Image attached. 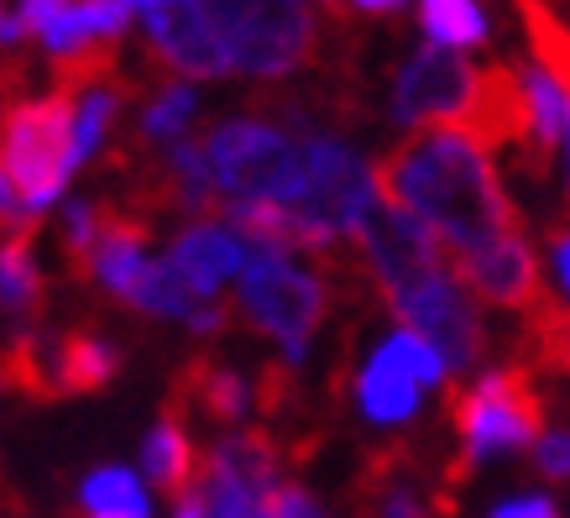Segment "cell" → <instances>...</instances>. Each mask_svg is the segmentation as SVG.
Instances as JSON below:
<instances>
[{"mask_svg": "<svg viewBox=\"0 0 570 518\" xmlns=\"http://www.w3.org/2000/svg\"><path fill=\"white\" fill-rule=\"evenodd\" d=\"M372 189L403 215H414L455 257L482 252L523 225L519 205L508 199L498 168H492V153H482L476 141L455 137V131L403 137L393 153L377 157Z\"/></svg>", "mask_w": 570, "mask_h": 518, "instance_id": "obj_1", "label": "cell"}, {"mask_svg": "<svg viewBox=\"0 0 570 518\" xmlns=\"http://www.w3.org/2000/svg\"><path fill=\"white\" fill-rule=\"evenodd\" d=\"M314 267L294 262L288 252H252L242 257V289H236V314L252 335L283 345V362L298 366L309 356V335L325 325V314L335 310V299L351 294V283L362 277V267L341 257L335 246L314 252Z\"/></svg>", "mask_w": 570, "mask_h": 518, "instance_id": "obj_2", "label": "cell"}, {"mask_svg": "<svg viewBox=\"0 0 570 518\" xmlns=\"http://www.w3.org/2000/svg\"><path fill=\"white\" fill-rule=\"evenodd\" d=\"M450 419H455V434H461V456H455L445 467V477H434V482H445V502L455 508V492H450V487L466 482V471L476 467V461L529 450L539 434L550 430L544 378L523 362L492 366V372H482L471 388H455Z\"/></svg>", "mask_w": 570, "mask_h": 518, "instance_id": "obj_3", "label": "cell"}, {"mask_svg": "<svg viewBox=\"0 0 570 518\" xmlns=\"http://www.w3.org/2000/svg\"><path fill=\"white\" fill-rule=\"evenodd\" d=\"M225 63L257 85H283L320 63V21L309 0H199Z\"/></svg>", "mask_w": 570, "mask_h": 518, "instance_id": "obj_4", "label": "cell"}, {"mask_svg": "<svg viewBox=\"0 0 570 518\" xmlns=\"http://www.w3.org/2000/svg\"><path fill=\"white\" fill-rule=\"evenodd\" d=\"M215 199H262V205H283L298 194L304 178V137H288L283 126L262 121V116H230L215 121L199 137Z\"/></svg>", "mask_w": 570, "mask_h": 518, "instance_id": "obj_5", "label": "cell"}, {"mask_svg": "<svg viewBox=\"0 0 570 518\" xmlns=\"http://www.w3.org/2000/svg\"><path fill=\"white\" fill-rule=\"evenodd\" d=\"M69 126L73 95L63 89L6 105V163H11L6 178L27 215H42L69 184Z\"/></svg>", "mask_w": 570, "mask_h": 518, "instance_id": "obj_6", "label": "cell"}, {"mask_svg": "<svg viewBox=\"0 0 570 518\" xmlns=\"http://www.w3.org/2000/svg\"><path fill=\"white\" fill-rule=\"evenodd\" d=\"M372 168L351 153L346 141H335L330 131H314L304 137V178H298V194L288 199V215H294L314 242H335V236H351V225L362 221V209L372 205Z\"/></svg>", "mask_w": 570, "mask_h": 518, "instance_id": "obj_7", "label": "cell"}, {"mask_svg": "<svg viewBox=\"0 0 570 518\" xmlns=\"http://www.w3.org/2000/svg\"><path fill=\"white\" fill-rule=\"evenodd\" d=\"M351 242H356V267H362V277L377 283L382 299H393L403 289H414V283H430V277L445 273V246L434 242L414 215L387 205L382 194H372L362 221L351 225Z\"/></svg>", "mask_w": 570, "mask_h": 518, "instance_id": "obj_8", "label": "cell"}, {"mask_svg": "<svg viewBox=\"0 0 570 518\" xmlns=\"http://www.w3.org/2000/svg\"><path fill=\"white\" fill-rule=\"evenodd\" d=\"M387 310L403 320L409 335H419V341L430 345L445 372H476V366H482V356H487L482 314H476V304L466 299V289H461L450 273L393 294L387 299Z\"/></svg>", "mask_w": 570, "mask_h": 518, "instance_id": "obj_9", "label": "cell"}, {"mask_svg": "<svg viewBox=\"0 0 570 518\" xmlns=\"http://www.w3.org/2000/svg\"><path fill=\"white\" fill-rule=\"evenodd\" d=\"M440 388L445 382V366L430 345L397 330L372 351V362L362 366V382H356V398H362V414L372 424H403V419L419 414V388Z\"/></svg>", "mask_w": 570, "mask_h": 518, "instance_id": "obj_10", "label": "cell"}, {"mask_svg": "<svg viewBox=\"0 0 570 518\" xmlns=\"http://www.w3.org/2000/svg\"><path fill=\"white\" fill-rule=\"evenodd\" d=\"M450 277H455L461 289H471L482 304L508 310V314H523V320H529V314H534L539 304L554 294V289H544V267H539L534 246H529V236H523V231H513V236H502V242L482 246V252L455 257Z\"/></svg>", "mask_w": 570, "mask_h": 518, "instance_id": "obj_11", "label": "cell"}, {"mask_svg": "<svg viewBox=\"0 0 570 518\" xmlns=\"http://www.w3.org/2000/svg\"><path fill=\"white\" fill-rule=\"evenodd\" d=\"M147 63H153L147 74L168 69L174 79H205V85L230 74L199 0H163L147 11Z\"/></svg>", "mask_w": 570, "mask_h": 518, "instance_id": "obj_12", "label": "cell"}, {"mask_svg": "<svg viewBox=\"0 0 570 518\" xmlns=\"http://www.w3.org/2000/svg\"><path fill=\"white\" fill-rule=\"evenodd\" d=\"M351 514L356 518H430L414 482V461L397 446H382L366 456V467L351 482Z\"/></svg>", "mask_w": 570, "mask_h": 518, "instance_id": "obj_13", "label": "cell"}, {"mask_svg": "<svg viewBox=\"0 0 570 518\" xmlns=\"http://www.w3.org/2000/svg\"><path fill=\"white\" fill-rule=\"evenodd\" d=\"M168 403H174L178 414L199 409L215 430H236L246 419V409H252V388H246L242 372L220 366L215 356H194L174 378V398H168Z\"/></svg>", "mask_w": 570, "mask_h": 518, "instance_id": "obj_14", "label": "cell"}, {"mask_svg": "<svg viewBox=\"0 0 570 518\" xmlns=\"http://www.w3.org/2000/svg\"><path fill=\"white\" fill-rule=\"evenodd\" d=\"M242 236L236 231H225L220 221H199L189 225L184 236L174 242V267L184 277V289L194 294V304H209V299L220 294V283L230 273H242Z\"/></svg>", "mask_w": 570, "mask_h": 518, "instance_id": "obj_15", "label": "cell"}, {"mask_svg": "<svg viewBox=\"0 0 570 518\" xmlns=\"http://www.w3.org/2000/svg\"><path fill=\"white\" fill-rule=\"evenodd\" d=\"M126 351L116 341H105L100 330L69 325L52 335V372H58V398H85L100 393L121 378Z\"/></svg>", "mask_w": 570, "mask_h": 518, "instance_id": "obj_16", "label": "cell"}, {"mask_svg": "<svg viewBox=\"0 0 570 518\" xmlns=\"http://www.w3.org/2000/svg\"><path fill=\"white\" fill-rule=\"evenodd\" d=\"M141 461H147V477L157 482V492L174 502L194 498L199 492V450H194L189 440V424H184V414H178L174 403H163V414H157L153 434H147V450H141Z\"/></svg>", "mask_w": 570, "mask_h": 518, "instance_id": "obj_17", "label": "cell"}, {"mask_svg": "<svg viewBox=\"0 0 570 518\" xmlns=\"http://www.w3.org/2000/svg\"><path fill=\"white\" fill-rule=\"evenodd\" d=\"M37 225L42 221H27L0 236V304L17 314H37L48 299V277L37 267Z\"/></svg>", "mask_w": 570, "mask_h": 518, "instance_id": "obj_18", "label": "cell"}, {"mask_svg": "<svg viewBox=\"0 0 570 518\" xmlns=\"http://www.w3.org/2000/svg\"><path fill=\"white\" fill-rule=\"evenodd\" d=\"M194 110H199V100H194V89H184L174 79V85H157L153 105L141 110L137 131L126 137V153H157V147H168V141H178L184 131H189Z\"/></svg>", "mask_w": 570, "mask_h": 518, "instance_id": "obj_19", "label": "cell"}, {"mask_svg": "<svg viewBox=\"0 0 570 518\" xmlns=\"http://www.w3.org/2000/svg\"><path fill=\"white\" fill-rule=\"evenodd\" d=\"M121 304L137 314H157V320H189V314L199 310L174 262H147V267L131 277V289H126Z\"/></svg>", "mask_w": 570, "mask_h": 518, "instance_id": "obj_20", "label": "cell"}, {"mask_svg": "<svg viewBox=\"0 0 570 518\" xmlns=\"http://www.w3.org/2000/svg\"><path fill=\"white\" fill-rule=\"evenodd\" d=\"M419 21L424 32L434 37V48H482L492 27H487V11L476 0H419Z\"/></svg>", "mask_w": 570, "mask_h": 518, "instance_id": "obj_21", "label": "cell"}, {"mask_svg": "<svg viewBox=\"0 0 570 518\" xmlns=\"http://www.w3.org/2000/svg\"><path fill=\"white\" fill-rule=\"evenodd\" d=\"M513 11L523 21V37H529V58H534V69H544L554 85H566V21L554 11L550 0H513Z\"/></svg>", "mask_w": 570, "mask_h": 518, "instance_id": "obj_22", "label": "cell"}, {"mask_svg": "<svg viewBox=\"0 0 570 518\" xmlns=\"http://www.w3.org/2000/svg\"><path fill=\"white\" fill-rule=\"evenodd\" d=\"M85 508L89 514H131L147 518V498H141V482L121 467H105L85 482Z\"/></svg>", "mask_w": 570, "mask_h": 518, "instance_id": "obj_23", "label": "cell"}, {"mask_svg": "<svg viewBox=\"0 0 570 518\" xmlns=\"http://www.w3.org/2000/svg\"><path fill=\"white\" fill-rule=\"evenodd\" d=\"M262 514H267V518H330L325 502L309 498L298 482H277L273 492L262 498Z\"/></svg>", "mask_w": 570, "mask_h": 518, "instance_id": "obj_24", "label": "cell"}, {"mask_svg": "<svg viewBox=\"0 0 570 518\" xmlns=\"http://www.w3.org/2000/svg\"><path fill=\"white\" fill-rule=\"evenodd\" d=\"M529 456H534V471L544 477V482H566V467H570V450H566V434L560 430H544L529 446Z\"/></svg>", "mask_w": 570, "mask_h": 518, "instance_id": "obj_25", "label": "cell"}, {"mask_svg": "<svg viewBox=\"0 0 570 518\" xmlns=\"http://www.w3.org/2000/svg\"><path fill=\"white\" fill-rule=\"evenodd\" d=\"M63 6H73V0H21V17H17V21H21V32L37 37L52 17H58V11H63Z\"/></svg>", "mask_w": 570, "mask_h": 518, "instance_id": "obj_26", "label": "cell"}, {"mask_svg": "<svg viewBox=\"0 0 570 518\" xmlns=\"http://www.w3.org/2000/svg\"><path fill=\"white\" fill-rule=\"evenodd\" d=\"M409 0H346V17L351 11H362V17H397Z\"/></svg>", "mask_w": 570, "mask_h": 518, "instance_id": "obj_27", "label": "cell"}, {"mask_svg": "<svg viewBox=\"0 0 570 518\" xmlns=\"http://www.w3.org/2000/svg\"><path fill=\"white\" fill-rule=\"evenodd\" d=\"M27 42V32H21V21L6 11V0H0V48H21Z\"/></svg>", "mask_w": 570, "mask_h": 518, "instance_id": "obj_28", "label": "cell"}, {"mask_svg": "<svg viewBox=\"0 0 570 518\" xmlns=\"http://www.w3.org/2000/svg\"><path fill=\"white\" fill-rule=\"evenodd\" d=\"M121 6H147V11H153V6H163V0H121Z\"/></svg>", "mask_w": 570, "mask_h": 518, "instance_id": "obj_29", "label": "cell"}, {"mask_svg": "<svg viewBox=\"0 0 570 518\" xmlns=\"http://www.w3.org/2000/svg\"><path fill=\"white\" fill-rule=\"evenodd\" d=\"M89 518H131V514H89Z\"/></svg>", "mask_w": 570, "mask_h": 518, "instance_id": "obj_30", "label": "cell"}, {"mask_svg": "<svg viewBox=\"0 0 570 518\" xmlns=\"http://www.w3.org/2000/svg\"><path fill=\"white\" fill-rule=\"evenodd\" d=\"M257 518H267V514H262V508H257Z\"/></svg>", "mask_w": 570, "mask_h": 518, "instance_id": "obj_31", "label": "cell"}]
</instances>
